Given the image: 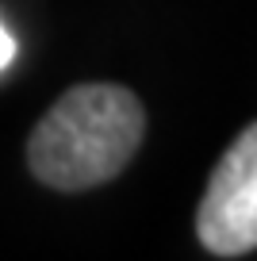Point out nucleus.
<instances>
[{
    "label": "nucleus",
    "instance_id": "obj_1",
    "mask_svg": "<svg viewBox=\"0 0 257 261\" xmlns=\"http://www.w3.org/2000/svg\"><path fill=\"white\" fill-rule=\"evenodd\" d=\"M146 135V112L123 85H77L39 119L27 142V165L50 188H81L112 180L135 158Z\"/></svg>",
    "mask_w": 257,
    "mask_h": 261
},
{
    "label": "nucleus",
    "instance_id": "obj_2",
    "mask_svg": "<svg viewBox=\"0 0 257 261\" xmlns=\"http://www.w3.org/2000/svg\"><path fill=\"white\" fill-rule=\"evenodd\" d=\"M196 234L219 257L257 250V123H249L203 188Z\"/></svg>",
    "mask_w": 257,
    "mask_h": 261
},
{
    "label": "nucleus",
    "instance_id": "obj_3",
    "mask_svg": "<svg viewBox=\"0 0 257 261\" xmlns=\"http://www.w3.org/2000/svg\"><path fill=\"white\" fill-rule=\"evenodd\" d=\"M12 58H16V39L8 35V27L0 23V69H8Z\"/></svg>",
    "mask_w": 257,
    "mask_h": 261
}]
</instances>
